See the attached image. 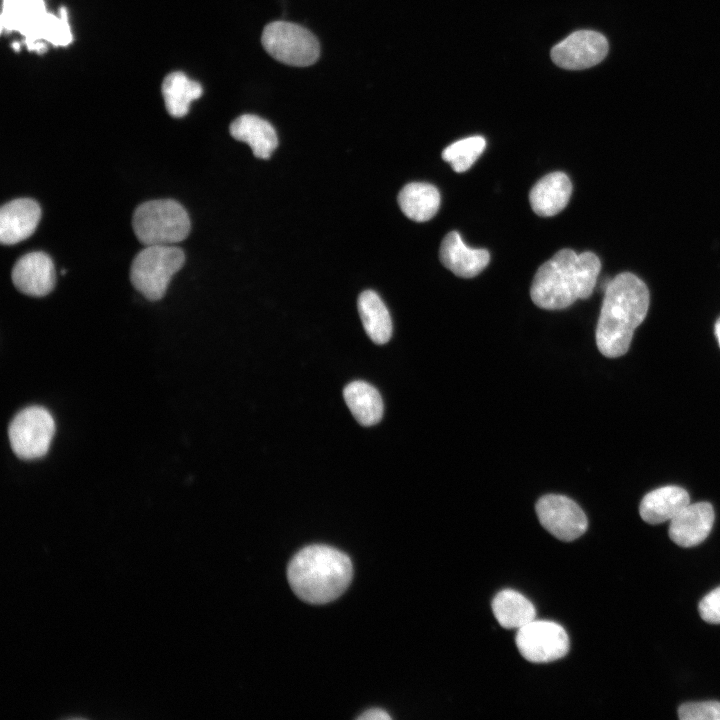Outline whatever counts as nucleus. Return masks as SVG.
I'll list each match as a JSON object with an SVG mask.
<instances>
[{"label":"nucleus","instance_id":"39448f33","mask_svg":"<svg viewBox=\"0 0 720 720\" xmlns=\"http://www.w3.org/2000/svg\"><path fill=\"white\" fill-rule=\"evenodd\" d=\"M184 252L174 245L146 246L134 258L130 279L134 288L147 299H161L172 276L181 269Z\"/></svg>","mask_w":720,"mask_h":720},{"label":"nucleus","instance_id":"a211bd4d","mask_svg":"<svg viewBox=\"0 0 720 720\" xmlns=\"http://www.w3.org/2000/svg\"><path fill=\"white\" fill-rule=\"evenodd\" d=\"M689 503L690 497L682 487L663 486L643 497L639 514L649 524H660L673 519Z\"/></svg>","mask_w":720,"mask_h":720},{"label":"nucleus","instance_id":"4be33fe9","mask_svg":"<svg viewBox=\"0 0 720 720\" xmlns=\"http://www.w3.org/2000/svg\"><path fill=\"white\" fill-rule=\"evenodd\" d=\"M492 611L498 623L507 629H519L535 620L536 616L533 603L512 589H505L496 594L492 600Z\"/></svg>","mask_w":720,"mask_h":720},{"label":"nucleus","instance_id":"9b49d317","mask_svg":"<svg viewBox=\"0 0 720 720\" xmlns=\"http://www.w3.org/2000/svg\"><path fill=\"white\" fill-rule=\"evenodd\" d=\"M608 50V41L603 34L592 30H579L552 48L551 59L561 68L581 70L600 63Z\"/></svg>","mask_w":720,"mask_h":720},{"label":"nucleus","instance_id":"423d86ee","mask_svg":"<svg viewBox=\"0 0 720 720\" xmlns=\"http://www.w3.org/2000/svg\"><path fill=\"white\" fill-rule=\"evenodd\" d=\"M261 42L266 52L289 66L306 67L320 55V44L307 28L287 21H273L262 32Z\"/></svg>","mask_w":720,"mask_h":720},{"label":"nucleus","instance_id":"5701e85b","mask_svg":"<svg viewBox=\"0 0 720 720\" xmlns=\"http://www.w3.org/2000/svg\"><path fill=\"white\" fill-rule=\"evenodd\" d=\"M202 86L182 72L168 74L162 83V94L167 112L175 118L185 116L190 104L201 97Z\"/></svg>","mask_w":720,"mask_h":720},{"label":"nucleus","instance_id":"b1692460","mask_svg":"<svg viewBox=\"0 0 720 720\" xmlns=\"http://www.w3.org/2000/svg\"><path fill=\"white\" fill-rule=\"evenodd\" d=\"M486 147V140L482 136H471L458 140L442 152L444 161L451 164L455 172L468 170L482 154Z\"/></svg>","mask_w":720,"mask_h":720},{"label":"nucleus","instance_id":"aec40b11","mask_svg":"<svg viewBox=\"0 0 720 720\" xmlns=\"http://www.w3.org/2000/svg\"><path fill=\"white\" fill-rule=\"evenodd\" d=\"M344 400L355 419L363 426L377 424L383 416L381 395L367 382L353 381L343 391Z\"/></svg>","mask_w":720,"mask_h":720},{"label":"nucleus","instance_id":"a878e982","mask_svg":"<svg viewBox=\"0 0 720 720\" xmlns=\"http://www.w3.org/2000/svg\"><path fill=\"white\" fill-rule=\"evenodd\" d=\"M698 612L705 622L720 624V586L710 591L700 600Z\"/></svg>","mask_w":720,"mask_h":720},{"label":"nucleus","instance_id":"f03ea898","mask_svg":"<svg viewBox=\"0 0 720 720\" xmlns=\"http://www.w3.org/2000/svg\"><path fill=\"white\" fill-rule=\"evenodd\" d=\"M600 269L601 262L593 252L577 254L571 249H562L536 271L530 288L531 299L542 309L567 308L592 294Z\"/></svg>","mask_w":720,"mask_h":720},{"label":"nucleus","instance_id":"6ab92c4d","mask_svg":"<svg viewBox=\"0 0 720 720\" xmlns=\"http://www.w3.org/2000/svg\"><path fill=\"white\" fill-rule=\"evenodd\" d=\"M397 200L406 217L416 222H425L437 213L440 193L432 184L412 182L401 189Z\"/></svg>","mask_w":720,"mask_h":720},{"label":"nucleus","instance_id":"f257e3e1","mask_svg":"<svg viewBox=\"0 0 720 720\" xmlns=\"http://www.w3.org/2000/svg\"><path fill=\"white\" fill-rule=\"evenodd\" d=\"M648 307V288L636 275L623 272L610 280L605 288L596 327V344L600 353L608 358L624 355Z\"/></svg>","mask_w":720,"mask_h":720},{"label":"nucleus","instance_id":"ddd939ff","mask_svg":"<svg viewBox=\"0 0 720 720\" xmlns=\"http://www.w3.org/2000/svg\"><path fill=\"white\" fill-rule=\"evenodd\" d=\"M714 519V509L710 503H689L670 520L669 537L680 547L697 546L710 534Z\"/></svg>","mask_w":720,"mask_h":720},{"label":"nucleus","instance_id":"dca6fc26","mask_svg":"<svg viewBox=\"0 0 720 720\" xmlns=\"http://www.w3.org/2000/svg\"><path fill=\"white\" fill-rule=\"evenodd\" d=\"M572 183L560 171L542 177L531 189L529 202L533 211L542 217H550L562 211L569 202Z\"/></svg>","mask_w":720,"mask_h":720},{"label":"nucleus","instance_id":"20e7f679","mask_svg":"<svg viewBox=\"0 0 720 720\" xmlns=\"http://www.w3.org/2000/svg\"><path fill=\"white\" fill-rule=\"evenodd\" d=\"M134 233L145 246L173 245L184 240L191 228L188 213L177 201L151 200L139 205L132 219Z\"/></svg>","mask_w":720,"mask_h":720},{"label":"nucleus","instance_id":"f8f14e48","mask_svg":"<svg viewBox=\"0 0 720 720\" xmlns=\"http://www.w3.org/2000/svg\"><path fill=\"white\" fill-rule=\"evenodd\" d=\"M11 277L20 292L34 297L49 294L56 281L52 259L40 251L30 252L19 258L12 269Z\"/></svg>","mask_w":720,"mask_h":720},{"label":"nucleus","instance_id":"f3484780","mask_svg":"<svg viewBox=\"0 0 720 720\" xmlns=\"http://www.w3.org/2000/svg\"><path fill=\"white\" fill-rule=\"evenodd\" d=\"M229 130L234 139L247 143L254 156L260 159H268L278 146L274 127L257 115L243 114L237 117Z\"/></svg>","mask_w":720,"mask_h":720},{"label":"nucleus","instance_id":"2eb2a0df","mask_svg":"<svg viewBox=\"0 0 720 720\" xmlns=\"http://www.w3.org/2000/svg\"><path fill=\"white\" fill-rule=\"evenodd\" d=\"M439 259L456 276L472 278L488 265L490 254L485 249H472L466 246L460 234L451 231L441 242Z\"/></svg>","mask_w":720,"mask_h":720},{"label":"nucleus","instance_id":"cd10ccee","mask_svg":"<svg viewBox=\"0 0 720 720\" xmlns=\"http://www.w3.org/2000/svg\"><path fill=\"white\" fill-rule=\"evenodd\" d=\"M715 335L720 346V318L715 323Z\"/></svg>","mask_w":720,"mask_h":720},{"label":"nucleus","instance_id":"7ed1b4c3","mask_svg":"<svg viewBox=\"0 0 720 720\" xmlns=\"http://www.w3.org/2000/svg\"><path fill=\"white\" fill-rule=\"evenodd\" d=\"M353 575L350 558L327 545H310L291 559L287 578L294 593L311 604H325L341 596Z\"/></svg>","mask_w":720,"mask_h":720},{"label":"nucleus","instance_id":"c85d7f7f","mask_svg":"<svg viewBox=\"0 0 720 720\" xmlns=\"http://www.w3.org/2000/svg\"><path fill=\"white\" fill-rule=\"evenodd\" d=\"M12 46H13V48H14L15 51H19V50H20V43L14 42V43L12 44Z\"/></svg>","mask_w":720,"mask_h":720},{"label":"nucleus","instance_id":"4468645a","mask_svg":"<svg viewBox=\"0 0 720 720\" xmlns=\"http://www.w3.org/2000/svg\"><path fill=\"white\" fill-rule=\"evenodd\" d=\"M41 218L39 204L29 198L14 199L1 207L0 240L13 245L30 237Z\"/></svg>","mask_w":720,"mask_h":720},{"label":"nucleus","instance_id":"412c9836","mask_svg":"<svg viewBox=\"0 0 720 720\" xmlns=\"http://www.w3.org/2000/svg\"><path fill=\"white\" fill-rule=\"evenodd\" d=\"M358 311L364 329L376 344L387 343L392 335V320L387 307L379 295L363 291L358 297Z\"/></svg>","mask_w":720,"mask_h":720},{"label":"nucleus","instance_id":"393cba45","mask_svg":"<svg viewBox=\"0 0 720 720\" xmlns=\"http://www.w3.org/2000/svg\"><path fill=\"white\" fill-rule=\"evenodd\" d=\"M678 717L681 720H720V702L684 703L678 708Z\"/></svg>","mask_w":720,"mask_h":720},{"label":"nucleus","instance_id":"1a4fd4ad","mask_svg":"<svg viewBox=\"0 0 720 720\" xmlns=\"http://www.w3.org/2000/svg\"><path fill=\"white\" fill-rule=\"evenodd\" d=\"M541 525L562 541H573L585 533L588 520L572 499L558 494L544 495L535 505Z\"/></svg>","mask_w":720,"mask_h":720},{"label":"nucleus","instance_id":"bb28decb","mask_svg":"<svg viewBox=\"0 0 720 720\" xmlns=\"http://www.w3.org/2000/svg\"><path fill=\"white\" fill-rule=\"evenodd\" d=\"M359 720H388L390 715L382 709H370L358 717Z\"/></svg>","mask_w":720,"mask_h":720},{"label":"nucleus","instance_id":"6e6552de","mask_svg":"<svg viewBox=\"0 0 720 720\" xmlns=\"http://www.w3.org/2000/svg\"><path fill=\"white\" fill-rule=\"evenodd\" d=\"M515 642L520 654L533 663L558 660L568 653L570 646L565 629L546 620H533L519 628Z\"/></svg>","mask_w":720,"mask_h":720},{"label":"nucleus","instance_id":"9d476101","mask_svg":"<svg viewBox=\"0 0 720 720\" xmlns=\"http://www.w3.org/2000/svg\"><path fill=\"white\" fill-rule=\"evenodd\" d=\"M51 17L43 0H3L2 30L22 34L29 51H35L38 42H46Z\"/></svg>","mask_w":720,"mask_h":720},{"label":"nucleus","instance_id":"0eeeda50","mask_svg":"<svg viewBox=\"0 0 720 720\" xmlns=\"http://www.w3.org/2000/svg\"><path fill=\"white\" fill-rule=\"evenodd\" d=\"M54 433L55 422L51 413L40 406L21 410L8 429L13 452L24 460L43 457L49 450Z\"/></svg>","mask_w":720,"mask_h":720}]
</instances>
